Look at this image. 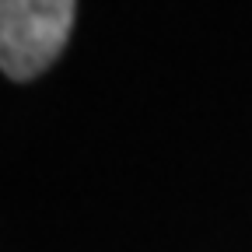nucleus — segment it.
Listing matches in <instances>:
<instances>
[{"mask_svg":"<svg viewBox=\"0 0 252 252\" xmlns=\"http://www.w3.org/2000/svg\"><path fill=\"white\" fill-rule=\"evenodd\" d=\"M77 0H0V70L32 81L53 67L74 28Z\"/></svg>","mask_w":252,"mask_h":252,"instance_id":"obj_1","label":"nucleus"}]
</instances>
